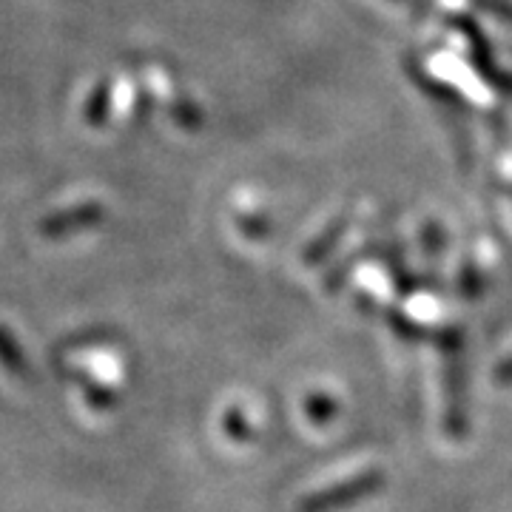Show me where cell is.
Masks as SVG:
<instances>
[{
    "instance_id": "6da1fadb",
    "label": "cell",
    "mask_w": 512,
    "mask_h": 512,
    "mask_svg": "<svg viewBox=\"0 0 512 512\" xmlns=\"http://www.w3.org/2000/svg\"><path fill=\"white\" fill-rule=\"evenodd\" d=\"M0 353H3V362H6V367H15V370H18L20 356L15 353V348H12V342H9V339H3V333H0Z\"/></svg>"
}]
</instances>
